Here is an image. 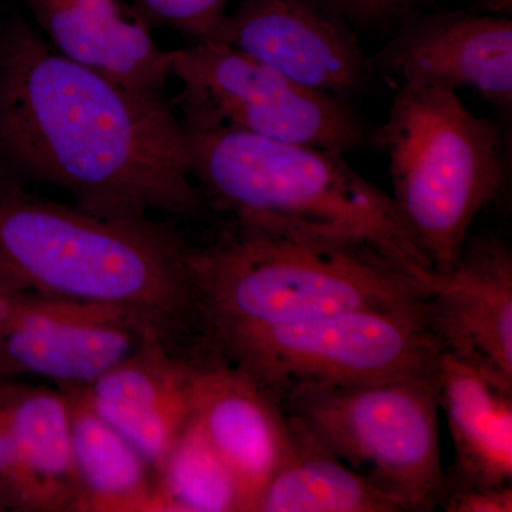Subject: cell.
Instances as JSON below:
<instances>
[{"mask_svg":"<svg viewBox=\"0 0 512 512\" xmlns=\"http://www.w3.org/2000/svg\"><path fill=\"white\" fill-rule=\"evenodd\" d=\"M0 170L109 220L208 208L187 128L165 96L66 59L20 16L0 28Z\"/></svg>","mask_w":512,"mask_h":512,"instance_id":"obj_1","label":"cell"},{"mask_svg":"<svg viewBox=\"0 0 512 512\" xmlns=\"http://www.w3.org/2000/svg\"><path fill=\"white\" fill-rule=\"evenodd\" d=\"M194 333L222 340L335 313H420L426 279L363 242L234 222L191 251Z\"/></svg>","mask_w":512,"mask_h":512,"instance_id":"obj_2","label":"cell"},{"mask_svg":"<svg viewBox=\"0 0 512 512\" xmlns=\"http://www.w3.org/2000/svg\"><path fill=\"white\" fill-rule=\"evenodd\" d=\"M191 251L160 222L97 217L0 174V291L119 309L173 345L194 332Z\"/></svg>","mask_w":512,"mask_h":512,"instance_id":"obj_3","label":"cell"},{"mask_svg":"<svg viewBox=\"0 0 512 512\" xmlns=\"http://www.w3.org/2000/svg\"><path fill=\"white\" fill-rule=\"evenodd\" d=\"M185 128L194 180L208 205L237 224L363 242L421 279L433 271L392 195L342 153L229 128Z\"/></svg>","mask_w":512,"mask_h":512,"instance_id":"obj_4","label":"cell"},{"mask_svg":"<svg viewBox=\"0 0 512 512\" xmlns=\"http://www.w3.org/2000/svg\"><path fill=\"white\" fill-rule=\"evenodd\" d=\"M376 150L389 158L393 200L433 271H447L507 183L500 127L471 113L456 92L406 84L377 126Z\"/></svg>","mask_w":512,"mask_h":512,"instance_id":"obj_5","label":"cell"},{"mask_svg":"<svg viewBox=\"0 0 512 512\" xmlns=\"http://www.w3.org/2000/svg\"><path fill=\"white\" fill-rule=\"evenodd\" d=\"M286 416L404 512L439 507V394L434 379L305 382L279 397Z\"/></svg>","mask_w":512,"mask_h":512,"instance_id":"obj_6","label":"cell"},{"mask_svg":"<svg viewBox=\"0 0 512 512\" xmlns=\"http://www.w3.org/2000/svg\"><path fill=\"white\" fill-rule=\"evenodd\" d=\"M441 352L420 313L360 309L244 333L202 356L235 367L279 402L305 382L434 379Z\"/></svg>","mask_w":512,"mask_h":512,"instance_id":"obj_7","label":"cell"},{"mask_svg":"<svg viewBox=\"0 0 512 512\" xmlns=\"http://www.w3.org/2000/svg\"><path fill=\"white\" fill-rule=\"evenodd\" d=\"M188 127H222L338 153L376 150L377 126L353 106L306 89L284 74L217 42L171 50Z\"/></svg>","mask_w":512,"mask_h":512,"instance_id":"obj_8","label":"cell"},{"mask_svg":"<svg viewBox=\"0 0 512 512\" xmlns=\"http://www.w3.org/2000/svg\"><path fill=\"white\" fill-rule=\"evenodd\" d=\"M151 335L158 333L119 309L45 293L0 291V382L39 379L86 386Z\"/></svg>","mask_w":512,"mask_h":512,"instance_id":"obj_9","label":"cell"},{"mask_svg":"<svg viewBox=\"0 0 512 512\" xmlns=\"http://www.w3.org/2000/svg\"><path fill=\"white\" fill-rule=\"evenodd\" d=\"M211 42L342 100L352 101L372 77L355 28L329 0H241Z\"/></svg>","mask_w":512,"mask_h":512,"instance_id":"obj_10","label":"cell"},{"mask_svg":"<svg viewBox=\"0 0 512 512\" xmlns=\"http://www.w3.org/2000/svg\"><path fill=\"white\" fill-rule=\"evenodd\" d=\"M370 73L400 86L471 89L498 113L512 109V19L463 10L407 20L367 57Z\"/></svg>","mask_w":512,"mask_h":512,"instance_id":"obj_11","label":"cell"},{"mask_svg":"<svg viewBox=\"0 0 512 512\" xmlns=\"http://www.w3.org/2000/svg\"><path fill=\"white\" fill-rule=\"evenodd\" d=\"M420 315L444 352L512 389V252L468 237L456 264L427 276Z\"/></svg>","mask_w":512,"mask_h":512,"instance_id":"obj_12","label":"cell"},{"mask_svg":"<svg viewBox=\"0 0 512 512\" xmlns=\"http://www.w3.org/2000/svg\"><path fill=\"white\" fill-rule=\"evenodd\" d=\"M192 419L235 477L248 511L292 448V430L281 404L235 367L191 360Z\"/></svg>","mask_w":512,"mask_h":512,"instance_id":"obj_13","label":"cell"},{"mask_svg":"<svg viewBox=\"0 0 512 512\" xmlns=\"http://www.w3.org/2000/svg\"><path fill=\"white\" fill-rule=\"evenodd\" d=\"M84 399L146 458L161 466L192 416L191 360L158 335L94 382L80 386Z\"/></svg>","mask_w":512,"mask_h":512,"instance_id":"obj_14","label":"cell"},{"mask_svg":"<svg viewBox=\"0 0 512 512\" xmlns=\"http://www.w3.org/2000/svg\"><path fill=\"white\" fill-rule=\"evenodd\" d=\"M59 55L124 86L165 96L171 50L128 0H20Z\"/></svg>","mask_w":512,"mask_h":512,"instance_id":"obj_15","label":"cell"},{"mask_svg":"<svg viewBox=\"0 0 512 512\" xmlns=\"http://www.w3.org/2000/svg\"><path fill=\"white\" fill-rule=\"evenodd\" d=\"M436 382L456 450L454 473L444 476V491L510 485L512 389L444 350Z\"/></svg>","mask_w":512,"mask_h":512,"instance_id":"obj_16","label":"cell"},{"mask_svg":"<svg viewBox=\"0 0 512 512\" xmlns=\"http://www.w3.org/2000/svg\"><path fill=\"white\" fill-rule=\"evenodd\" d=\"M0 402L28 478L33 511H74L79 488L66 393L57 386L10 380L0 382Z\"/></svg>","mask_w":512,"mask_h":512,"instance_id":"obj_17","label":"cell"},{"mask_svg":"<svg viewBox=\"0 0 512 512\" xmlns=\"http://www.w3.org/2000/svg\"><path fill=\"white\" fill-rule=\"evenodd\" d=\"M57 387L66 393L72 423L74 511H165L156 471L140 451L94 412L80 386Z\"/></svg>","mask_w":512,"mask_h":512,"instance_id":"obj_18","label":"cell"},{"mask_svg":"<svg viewBox=\"0 0 512 512\" xmlns=\"http://www.w3.org/2000/svg\"><path fill=\"white\" fill-rule=\"evenodd\" d=\"M292 448L265 485L256 512H404L399 503L320 446L288 416Z\"/></svg>","mask_w":512,"mask_h":512,"instance_id":"obj_19","label":"cell"},{"mask_svg":"<svg viewBox=\"0 0 512 512\" xmlns=\"http://www.w3.org/2000/svg\"><path fill=\"white\" fill-rule=\"evenodd\" d=\"M156 476L165 511H248L237 480L192 416Z\"/></svg>","mask_w":512,"mask_h":512,"instance_id":"obj_20","label":"cell"},{"mask_svg":"<svg viewBox=\"0 0 512 512\" xmlns=\"http://www.w3.org/2000/svg\"><path fill=\"white\" fill-rule=\"evenodd\" d=\"M144 22L174 30L192 43L211 42L228 15L231 0H128Z\"/></svg>","mask_w":512,"mask_h":512,"instance_id":"obj_21","label":"cell"},{"mask_svg":"<svg viewBox=\"0 0 512 512\" xmlns=\"http://www.w3.org/2000/svg\"><path fill=\"white\" fill-rule=\"evenodd\" d=\"M353 28L393 33L439 0H329Z\"/></svg>","mask_w":512,"mask_h":512,"instance_id":"obj_22","label":"cell"},{"mask_svg":"<svg viewBox=\"0 0 512 512\" xmlns=\"http://www.w3.org/2000/svg\"><path fill=\"white\" fill-rule=\"evenodd\" d=\"M0 508L33 511L28 478L0 402Z\"/></svg>","mask_w":512,"mask_h":512,"instance_id":"obj_23","label":"cell"},{"mask_svg":"<svg viewBox=\"0 0 512 512\" xmlns=\"http://www.w3.org/2000/svg\"><path fill=\"white\" fill-rule=\"evenodd\" d=\"M439 507L446 512H511L512 485L485 488H451Z\"/></svg>","mask_w":512,"mask_h":512,"instance_id":"obj_24","label":"cell"},{"mask_svg":"<svg viewBox=\"0 0 512 512\" xmlns=\"http://www.w3.org/2000/svg\"><path fill=\"white\" fill-rule=\"evenodd\" d=\"M485 15L512 18V0H474Z\"/></svg>","mask_w":512,"mask_h":512,"instance_id":"obj_25","label":"cell"},{"mask_svg":"<svg viewBox=\"0 0 512 512\" xmlns=\"http://www.w3.org/2000/svg\"><path fill=\"white\" fill-rule=\"evenodd\" d=\"M0 511H2V508H0Z\"/></svg>","mask_w":512,"mask_h":512,"instance_id":"obj_26","label":"cell"}]
</instances>
